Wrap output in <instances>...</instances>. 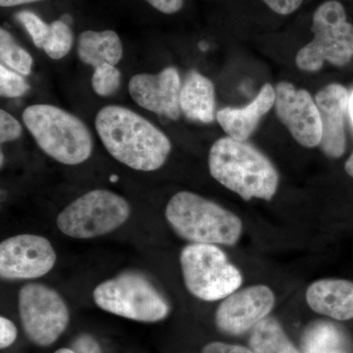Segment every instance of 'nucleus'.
<instances>
[{
	"mask_svg": "<svg viewBox=\"0 0 353 353\" xmlns=\"http://www.w3.org/2000/svg\"><path fill=\"white\" fill-rule=\"evenodd\" d=\"M181 88L180 74L174 67H167L158 74H138L129 83L130 95L138 105L173 121L182 115Z\"/></svg>",
	"mask_w": 353,
	"mask_h": 353,
	"instance_id": "13",
	"label": "nucleus"
},
{
	"mask_svg": "<svg viewBox=\"0 0 353 353\" xmlns=\"http://www.w3.org/2000/svg\"><path fill=\"white\" fill-rule=\"evenodd\" d=\"M314 38L297 52L296 64L306 72H317L325 62L343 67L353 58V25L340 2L321 4L312 19Z\"/></svg>",
	"mask_w": 353,
	"mask_h": 353,
	"instance_id": "5",
	"label": "nucleus"
},
{
	"mask_svg": "<svg viewBox=\"0 0 353 353\" xmlns=\"http://www.w3.org/2000/svg\"><path fill=\"white\" fill-rule=\"evenodd\" d=\"M54 353H77L75 350H71V348H60V350H57Z\"/></svg>",
	"mask_w": 353,
	"mask_h": 353,
	"instance_id": "35",
	"label": "nucleus"
},
{
	"mask_svg": "<svg viewBox=\"0 0 353 353\" xmlns=\"http://www.w3.org/2000/svg\"><path fill=\"white\" fill-rule=\"evenodd\" d=\"M131 215L129 202L108 190L83 194L58 215V229L74 239H92L115 231Z\"/></svg>",
	"mask_w": 353,
	"mask_h": 353,
	"instance_id": "8",
	"label": "nucleus"
},
{
	"mask_svg": "<svg viewBox=\"0 0 353 353\" xmlns=\"http://www.w3.org/2000/svg\"><path fill=\"white\" fill-rule=\"evenodd\" d=\"M303 353H345L340 330L329 322L313 323L301 341Z\"/></svg>",
	"mask_w": 353,
	"mask_h": 353,
	"instance_id": "20",
	"label": "nucleus"
},
{
	"mask_svg": "<svg viewBox=\"0 0 353 353\" xmlns=\"http://www.w3.org/2000/svg\"><path fill=\"white\" fill-rule=\"evenodd\" d=\"M38 1H41V0H0V6L12 7L23 6V4L32 3V2Z\"/></svg>",
	"mask_w": 353,
	"mask_h": 353,
	"instance_id": "32",
	"label": "nucleus"
},
{
	"mask_svg": "<svg viewBox=\"0 0 353 353\" xmlns=\"http://www.w3.org/2000/svg\"><path fill=\"white\" fill-rule=\"evenodd\" d=\"M18 330L15 324L2 316L0 318V347L7 348L17 339Z\"/></svg>",
	"mask_w": 353,
	"mask_h": 353,
	"instance_id": "27",
	"label": "nucleus"
},
{
	"mask_svg": "<svg viewBox=\"0 0 353 353\" xmlns=\"http://www.w3.org/2000/svg\"><path fill=\"white\" fill-rule=\"evenodd\" d=\"M57 255L48 239L17 234L0 245V276L4 280H32L52 270Z\"/></svg>",
	"mask_w": 353,
	"mask_h": 353,
	"instance_id": "10",
	"label": "nucleus"
},
{
	"mask_svg": "<svg viewBox=\"0 0 353 353\" xmlns=\"http://www.w3.org/2000/svg\"><path fill=\"white\" fill-rule=\"evenodd\" d=\"M159 12L174 14L183 8V0H145Z\"/></svg>",
	"mask_w": 353,
	"mask_h": 353,
	"instance_id": "30",
	"label": "nucleus"
},
{
	"mask_svg": "<svg viewBox=\"0 0 353 353\" xmlns=\"http://www.w3.org/2000/svg\"><path fill=\"white\" fill-rule=\"evenodd\" d=\"M18 307L26 334L39 347L54 343L68 326V306L63 297L48 285H23L18 294Z\"/></svg>",
	"mask_w": 353,
	"mask_h": 353,
	"instance_id": "9",
	"label": "nucleus"
},
{
	"mask_svg": "<svg viewBox=\"0 0 353 353\" xmlns=\"http://www.w3.org/2000/svg\"><path fill=\"white\" fill-rule=\"evenodd\" d=\"M77 353H101L97 343L94 339L83 336L78 339L76 343Z\"/></svg>",
	"mask_w": 353,
	"mask_h": 353,
	"instance_id": "31",
	"label": "nucleus"
},
{
	"mask_svg": "<svg viewBox=\"0 0 353 353\" xmlns=\"http://www.w3.org/2000/svg\"><path fill=\"white\" fill-rule=\"evenodd\" d=\"M348 114L353 123V92L350 95V101H348Z\"/></svg>",
	"mask_w": 353,
	"mask_h": 353,
	"instance_id": "34",
	"label": "nucleus"
},
{
	"mask_svg": "<svg viewBox=\"0 0 353 353\" xmlns=\"http://www.w3.org/2000/svg\"><path fill=\"white\" fill-rule=\"evenodd\" d=\"M102 310L134 321H161L170 312L164 296L143 276L128 273L102 282L92 292Z\"/></svg>",
	"mask_w": 353,
	"mask_h": 353,
	"instance_id": "7",
	"label": "nucleus"
},
{
	"mask_svg": "<svg viewBox=\"0 0 353 353\" xmlns=\"http://www.w3.org/2000/svg\"><path fill=\"white\" fill-rule=\"evenodd\" d=\"M3 158H4L3 153H1V166H2V165H3Z\"/></svg>",
	"mask_w": 353,
	"mask_h": 353,
	"instance_id": "37",
	"label": "nucleus"
},
{
	"mask_svg": "<svg viewBox=\"0 0 353 353\" xmlns=\"http://www.w3.org/2000/svg\"><path fill=\"white\" fill-rule=\"evenodd\" d=\"M0 59L7 68L29 76L32 72V57L20 46L7 30H0Z\"/></svg>",
	"mask_w": 353,
	"mask_h": 353,
	"instance_id": "21",
	"label": "nucleus"
},
{
	"mask_svg": "<svg viewBox=\"0 0 353 353\" xmlns=\"http://www.w3.org/2000/svg\"><path fill=\"white\" fill-rule=\"evenodd\" d=\"M211 176L245 201H270L279 187V174L263 153L245 141L225 137L211 146L208 155Z\"/></svg>",
	"mask_w": 353,
	"mask_h": 353,
	"instance_id": "2",
	"label": "nucleus"
},
{
	"mask_svg": "<svg viewBox=\"0 0 353 353\" xmlns=\"http://www.w3.org/2000/svg\"><path fill=\"white\" fill-rule=\"evenodd\" d=\"M250 348L254 353H299L273 317L265 318L252 330Z\"/></svg>",
	"mask_w": 353,
	"mask_h": 353,
	"instance_id": "19",
	"label": "nucleus"
},
{
	"mask_svg": "<svg viewBox=\"0 0 353 353\" xmlns=\"http://www.w3.org/2000/svg\"><path fill=\"white\" fill-rule=\"evenodd\" d=\"M322 124L320 150L331 158L343 157L347 146L345 117L348 113L350 94L347 88L331 83L315 95Z\"/></svg>",
	"mask_w": 353,
	"mask_h": 353,
	"instance_id": "14",
	"label": "nucleus"
},
{
	"mask_svg": "<svg viewBox=\"0 0 353 353\" xmlns=\"http://www.w3.org/2000/svg\"><path fill=\"white\" fill-rule=\"evenodd\" d=\"M275 101V88L270 83H266L256 97L245 108L221 109L216 114V119L228 137L245 141L254 132L262 118L273 108Z\"/></svg>",
	"mask_w": 353,
	"mask_h": 353,
	"instance_id": "15",
	"label": "nucleus"
},
{
	"mask_svg": "<svg viewBox=\"0 0 353 353\" xmlns=\"http://www.w3.org/2000/svg\"><path fill=\"white\" fill-rule=\"evenodd\" d=\"M77 52L83 63L97 68L103 64L116 66L123 58L122 41L112 30L85 31L79 36Z\"/></svg>",
	"mask_w": 353,
	"mask_h": 353,
	"instance_id": "18",
	"label": "nucleus"
},
{
	"mask_svg": "<svg viewBox=\"0 0 353 353\" xmlns=\"http://www.w3.org/2000/svg\"><path fill=\"white\" fill-rule=\"evenodd\" d=\"M271 10L280 15H290L299 8L303 0H262Z\"/></svg>",
	"mask_w": 353,
	"mask_h": 353,
	"instance_id": "28",
	"label": "nucleus"
},
{
	"mask_svg": "<svg viewBox=\"0 0 353 353\" xmlns=\"http://www.w3.org/2000/svg\"><path fill=\"white\" fill-rule=\"evenodd\" d=\"M180 106L187 119L211 124L216 119L215 87L208 77L190 71L182 83Z\"/></svg>",
	"mask_w": 353,
	"mask_h": 353,
	"instance_id": "17",
	"label": "nucleus"
},
{
	"mask_svg": "<svg viewBox=\"0 0 353 353\" xmlns=\"http://www.w3.org/2000/svg\"><path fill=\"white\" fill-rule=\"evenodd\" d=\"M73 43L74 34L70 25L57 20L50 24V34L43 48L51 59L59 60L68 54Z\"/></svg>",
	"mask_w": 353,
	"mask_h": 353,
	"instance_id": "22",
	"label": "nucleus"
},
{
	"mask_svg": "<svg viewBox=\"0 0 353 353\" xmlns=\"http://www.w3.org/2000/svg\"><path fill=\"white\" fill-rule=\"evenodd\" d=\"M202 353H254L250 348L241 347L238 345H230V343H208L202 350Z\"/></svg>",
	"mask_w": 353,
	"mask_h": 353,
	"instance_id": "29",
	"label": "nucleus"
},
{
	"mask_svg": "<svg viewBox=\"0 0 353 353\" xmlns=\"http://www.w3.org/2000/svg\"><path fill=\"white\" fill-rule=\"evenodd\" d=\"M22 119L39 148L60 163L81 164L92 155V132L73 114L50 104H34L25 109Z\"/></svg>",
	"mask_w": 353,
	"mask_h": 353,
	"instance_id": "4",
	"label": "nucleus"
},
{
	"mask_svg": "<svg viewBox=\"0 0 353 353\" xmlns=\"http://www.w3.org/2000/svg\"><path fill=\"white\" fill-rule=\"evenodd\" d=\"M274 304L275 294L267 285H255L238 290L224 299L216 310V326L225 334H245L268 317Z\"/></svg>",
	"mask_w": 353,
	"mask_h": 353,
	"instance_id": "12",
	"label": "nucleus"
},
{
	"mask_svg": "<svg viewBox=\"0 0 353 353\" xmlns=\"http://www.w3.org/2000/svg\"><path fill=\"white\" fill-rule=\"evenodd\" d=\"M20 123L11 114L1 109L0 111V141L1 143L15 141L22 136Z\"/></svg>",
	"mask_w": 353,
	"mask_h": 353,
	"instance_id": "26",
	"label": "nucleus"
},
{
	"mask_svg": "<svg viewBox=\"0 0 353 353\" xmlns=\"http://www.w3.org/2000/svg\"><path fill=\"white\" fill-rule=\"evenodd\" d=\"M61 20L63 21V22L67 23V24H68V25H70V23L72 22V18H71V16H70V15L63 16V17H62Z\"/></svg>",
	"mask_w": 353,
	"mask_h": 353,
	"instance_id": "36",
	"label": "nucleus"
},
{
	"mask_svg": "<svg viewBox=\"0 0 353 353\" xmlns=\"http://www.w3.org/2000/svg\"><path fill=\"white\" fill-rule=\"evenodd\" d=\"M180 263L185 288L201 301L226 299L243 284L241 271L216 245L192 243L185 246Z\"/></svg>",
	"mask_w": 353,
	"mask_h": 353,
	"instance_id": "6",
	"label": "nucleus"
},
{
	"mask_svg": "<svg viewBox=\"0 0 353 353\" xmlns=\"http://www.w3.org/2000/svg\"><path fill=\"white\" fill-rule=\"evenodd\" d=\"M275 92L276 115L292 138L304 148L319 146L322 124L315 99L307 90L296 88L288 82L279 83Z\"/></svg>",
	"mask_w": 353,
	"mask_h": 353,
	"instance_id": "11",
	"label": "nucleus"
},
{
	"mask_svg": "<svg viewBox=\"0 0 353 353\" xmlns=\"http://www.w3.org/2000/svg\"><path fill=\"white\" fill-rule=\"evenodd\" d=\"M15 18L25 28L34 46L43 48L50 34V24H46L39 16L29 10L20 11L16 14Z\"/></svg>",
	"mask_w": 353,
	"mask_h": 353,
	"instance_id": "24",
	"label": "nucleus"
},
{
	"mask_svg": "<svg viewBox=\"0 0 353 353\" xmlns=\"http://www.w3.org/2000/svg\"><path fill=\"white\" fill-rule=\"evenodd\" d=\"M30 90L29 83L18 72L0 65V94L6 99L23 97Z\"/></svg>",
	"mask_w": 353,
	"mask_h": 353,
	"instance_id": "25",
	"label": "nucleus"
},
{
	"mask_svg": "<svg viewBox=\"0 0 353 353\" xmlns=\"http://www.w3.org/2000/svg\"><path fill=\"white\" fill-rule=\"evenodd\" d=\"M306 303L318 314L339 321L353 319V282L322 279L306 290Z\"/></svg>",
	"mask_w": 353,
	"mask_h": 353,
	"instance_id": "16",
	"label": "nucleus"
},
{
	"mask_svg": "<svg viewBox=\"0 0 353 353\" xmlns=\"http://www.w3.org/2000/svg\"><path fill=\"white\" fill-rule=\"evenodd\" d=\"M122 74L114 65L103 64L94 69L92 77V87L99 97H110L121 87Z\"/></svg>",
	"mask_w": 353,
	"mask_h": 353,
	"instance_id": "23",
	"label": "nucleus"
},
{
	"mask_svg": "<svg viewBox=\"0 0 353 353\" xmlns=\"http://www.w3.org/2000/svg\"><path fill=\"white\" fill-rule=\"evenodd\" d=\"M345 169L348 175L353 178V153L350 155V157L348 158L347 162H345Z\"/></svg>",
	"mask_w": 353,
	"mask_h": 353,
	"instance_id": "33",
	"label": "nucleus"
},
{
	"mask_svg": "<svg viewBox=\"0 0 353 353\" xmlns=\"http://www.w3.org/2000/svg\"><path fill=\"white\" fill-rule=\"evenodd\" d=\"M95 129L111 157L134 170H158L170 155L168 137L131 109L105 106L97 113Z\"/></svg>",
	"mask_w": 353,
	"mask_h": 353,
	"instance_id": "1",
	"label": "nucleus"
},
{
	"mask_svg": "<svg viewBox=\"0 0 353 353\" xmlns=\"http://www.w3.org/2000/svg\"><path fill=\"white\" fill-rule=\"evenodd\" d=\"M165 215L176 234L192 243L234 245L243 233L238 216L192 192L172 197Z\"/></svg>",
	"mask_w": 353,
	"mask_h": 353,
	"instance_id": "3",
	"label": "nucleus"
}]
</instances>
